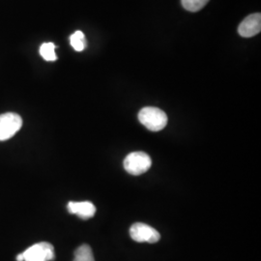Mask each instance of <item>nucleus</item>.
<instances>
[{"mask_svg":"<svg viewBox=\"0 0 261 261\" xmlns=\"http://www.w3.org/2000/svg\"><path fill=\"white\" fill-rule=\"evenodd\" d=\"M23 261H51L55 259V248L47 242L37 243L21 252Z\"/></svg>","mask_w":261,"mask_h":261,"instance_id":"3","label":"nucleus"},{"mask_svg":"<svg viewBox=\"0 0 261 261\" xmlns=\"http://www.w3.org/2000/svg\"><path fill=\"white\" fill-rule=\"evenodd\" d=\"M182 5L185 9L190 12H197L202 9L209 0H181Z\"/></svg>","mask_w":261,"mask_h":261,"instance_id":"11","label":"nucleus"},{"mask_svg":"<svg viewBox=\"0 0 261 261\" xmlns=\"http://www.w3.org/2000/svg\"><path fill=\"white\" fill-rule=\"evenodd\" d=\"M16 259H17V261H23V256H22V254H21V253H19V255H17Z\"/></svg>","mask_w":261,"mask_h":261,"instance_id":"12","label":"nucleus"},{"mask_svg":"<svg viewBox=\"0 0 261 261\" xmlns=\"http://www.w3.org/2000/svg\"><path fill=\"white\" fill-rule=\"evenodd\" d=\"M70 43H71V46L76 51H83L87 46V42H86L84 32H82L81 30L75 31L74 34L71 35Z\"/></svg>","mask_w":261,"mask_h":261,"instance_id":"8","label":"nucleus"},{"mask_svg":"<svg viewBox=\"0 0 261 261\" xmlns=\"http://www.w3.org/2000/svg\"><path fill=\"white\" fill-rule=\"evenodd\" d=\"M67 208L71 214L76 215L84 220L92 218L96 213V207L90 201H82V202L71 201L68 203Z\"/></svg>","mask_w":261,"mask_h":261,"instance_id":"7","label":"nucleus"},{"mask_svg":"<svg viewBox=\"0 0 261 261\" xmlns=\"http://www.w3.org/2000/svg\"><path fill=\"white\" fill-rule=\"evenodd\" d=\"M261 30V15L259 13L252 14L243 20L238 28V33L245 38L257 35Z\"/></svg>","mask_w":261,"mask_h":261,"instance_id":"6","label":"nucleus"},{"mask_svg":"<svg viewBox=\"0 0 261 261\" xmlns=\"http://www.w3.org/2000/svg\"><path fill=\"white\" fill-rule=\"evenodd\" d=\"M139 120L148 130L159 132L167 126L168 116L158 108L146 107L139 112Z\"/></svg>","mask_w":261,"mask_h":261,"instance_id":"1","label":"nucleus"},{"mask_svg":"<svg viewBox=\"0 0 261 261\" xmlns=\"http://www.w3.org/2000/svg\"><path fill=\"white\" fill-rule=\"evenodd\" d=\"M56 47L54 43H44L40 47V55L46 61H56L57 60Z\"/></svg>","mask_w":261,"mask_h":261,"instance_id":"10","label":"nucleus"},{"mask_svg":"<svg viewBox=\"0 0 261 261\" xmlns=\"http://www.w3.org/2000/svg\"><path fill=\"white\" fill-rule=\"evenodd\" d=\"M152 165L149 155L144 152H132L124 160V168L132 175L145 173Z\"/></svg>","mask_w":261,"mask_h":261,"instance_id":"2","label":"nucleus"},{"mask_svg":"<svg viewBox=\"0 0 261 261\" xmlns=\"http://www.w3.org/2000/svg\"><path fill=\"white\" fill-rule=\"evenodd\" d=\"M74 261H95L93 252L88 245H82L75 252Z\"/></svg>","mask_w":261,"mask_h":261,"instance_id":"9","label":"nucleus"},{"mask_svg":"<svg viewBox=\"0 0 261 261\" xmlns=\"http://www.w3.org/2000/svg\"><path fill=\"white\" fill-rule=\"evenodd\" d=\"M130 236L136 242L150 244L158 242L161 238V235L154 227L142 223H137L130 226Z\"/></svg>","mask_w":261,"mask_h":261,"instance_id":"5","label":"nucleus"},{"mask_svg":"<svg viewBox=\"0 0 261 261\" xmlns=\"http://www.w3.org/2000/svg\"><path fill=\"white\" fill-rule=\"evenodd\" d=\"M22 126V119L19 114L7 112L0 114V140H7L14 137Z\"/></svg>","mask_w":261,"mask_h":261,"instance_id":"4","label":"nucleus"}]
</instances>
